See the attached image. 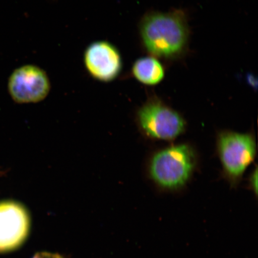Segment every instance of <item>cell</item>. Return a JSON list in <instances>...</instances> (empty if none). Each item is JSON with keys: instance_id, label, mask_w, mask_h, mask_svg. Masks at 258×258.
Masks as SVG:
<instances>
[{"instance_id": "cell-1", "label": "cell", "mask_w": 258, "mask_h": 258, "mask_svg": "<svg viewBox=\"0 0 258 258\" xmlns=\"http://www.w3.org/2000/svg\"><path fill=\"white\" fill-rule=\"evenodd\" d=\"M138 30L142 47L150 56L175 61L188 52L191 30L183 10L148 12L139 22Z\"/></svg>"}, {"instance_id": "cell-2", "label": "cell", "mask_w": 258, "mask_h": 258, "mask_svg": "<svg viewBox=\"0 0 258 258\" xmlns=\"http://www.w3.org/2000/svg\"><path fill=\"white\" fill-rule=\"evenodd\" d=\"M198 160L196 150L191 145H171L156 151L150 157L148 177L161 192L181 191L191 180Z\"/></svg>"}, {"instance_id": "cell-3", "label": "cell", "mask_w": 258, "mask_h": 258, "mask_svg": "<svg viewBox=\"0 0 258 258\" xmlns=\"http://www.w3.org/2000/svg\"><path fill=\"white\" fill-rule=\"evenodd\" d=\"M217 151L222 175L233 188L239 184L256 154L255 138L251 134L222 131L218 135Z\"/></svg>"}, {"instance_id": "cell-4", "label": "cell", "mask_w": 258, "mask_h": 258, "mask_svg": "<svg viewBox=\"0 0 258 258\" xmlns=\"http://www.w3.org/2000/svg\"><path fill=\"white\" fill-rule=\"evenodd\" d=\"M139 129L153 140L169 141L184 133L186 122L175 109L157 98L145 102L136 114Z\"/></svg>"}, {"instance_id": "cell-5", "label": "cell", "mask_w": 258, "mask_h": 258, "mask_svg": "<svg viewBox=\"0 0 258 258\" xmlns=\"http://www.w3.org/2000/svg\"><path fill=\"white\" fill-rule=\"evenodd\" d=\"M8 89L11 98L18 104H35L49 94L51 83L43 69L28 64L16 69L10 76Z\"/></svg>"}, {"instance_id": "cell-6", "label": "cell", "mask_w": 258, "mask_h": 258, "mask_svg": "<svg viewBox=\"0 0 258 258\" xmlns=\"http://www.w3.org/2000/svg\"><path fill=\"white\" fill-rule=\"evenodd\" d=\"M83 63L93 79L110 83L117 79L123 67L120 50L106 40H98L88 45L84 51Z\"/></svg>"}, {"instance_id": "cell-7", "label": "cell", "mask_w": 258, "mask_h": 258, "mask_svg": "<svg viewBox=\"0 0 258 258\" xmlns=\"http://www.w3.org/2000/svg\"><path fill=\"white\" fill-rule=\"evenodd\" d=\"M31 221L27 209L21 203L0 202V253L21 247L28 236Z\"/></svg>"}, {"instance_id": "cell-8", "label": "cell", "mask_w": 258, "mask_h": 258, "mask_svg": "<svg viewBox=\"0 0 258 258\" xmlns=\"http://www.w3.org/2000/svg\"><path fill=\"white\" fill-rule=\"evenodd\" d=\"M131 74L138 82L144 85H157L165 77V69L157 58L148 56L139 58L135 61Z\"/></svg>"}, {"instance_id": "cell-9", "label": "cell", "mask_w": 258, "mask_h": 258, "mask_svg": "<svg viewBox=\"0 0 258 258\" xmlns=\"http://www.w3.org/2000/svg\"><path fill=\"white\" fill-rule=\"evenodd\" d=\"M248 186L250 191L254 194V196L257 195V167L250 174L248 180Z\"/></svg>"}, {"instance_id": "cell-10", "label": "cell", "mask_w": 258, "mask_h": 258, "mask_svg": "<svg viewBox=\"0 0 258 258\" xmlns=\"http://www.w3.org/2000/svg\"><path fill=\"white\" fill-rule=\"evenodd\" d=\"M32 258H63V257L57 253L41 251V252L35 253Z\"/></svg>"}]
</instances>
